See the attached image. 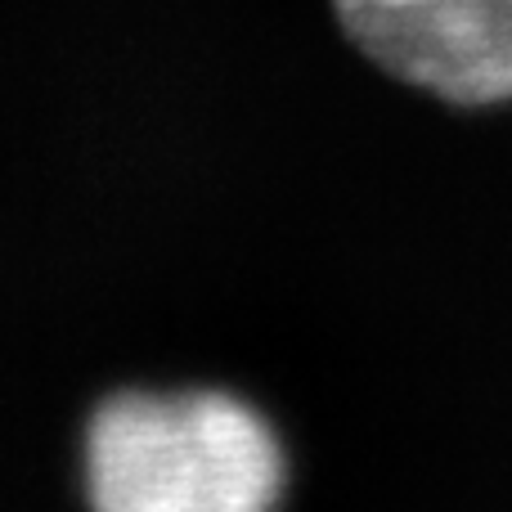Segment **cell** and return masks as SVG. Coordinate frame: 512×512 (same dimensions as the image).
Segmentation results:
<instances>
[{
	"label": "cell",
	"instance_id": "2",
	"mask_svg": "<svg viewBox=\"0 0 512 512\" xmlns=\"http://www.w3.org/2000/svg\"><path fill=\"white\" fill-rule=\"evenodd\" d=\"M369 59L450 104L512 99V0H337Z\"/></svg>",
	"mask_w": 512,
	"mask_h": 512
},
{
	"label": "cell",
	"instance_id": "1",
	"mask_svg": "<svg viewBox=\"0 0 512 512\" xmlns=\"http://www.w3.org/2000/svg\"><path fill=\"white\" fill-rule=\"evenodd\" d=\"M86 495L104 512H261L288 463L274 427L225 391H126L90 414Z\"/></svg>",
	"mask_w": 512,
	"mask_h": 512
}]
</instances>
